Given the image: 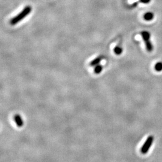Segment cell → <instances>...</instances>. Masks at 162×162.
Segmentation results:
<instances>
[{
	"label": "cell",
	"instance_id": "cell-1",
	"mask_svg": "<svg viewBox=\"0 0 162 162\" xmlns=\"http://www.w3.org/2000/svg\"><path fill=\"white\" fill-rule=\"evenodd\" d=\"M31 10H32V9L31 6H26L19 14L15 16L10 20V24L12 25H16L17 24L20 22L22 20H23L24 18H25L27 16L31 13Z\"/></svg>",
	"mask_w": 162,
	"mask_h": 162
},
{
	"label": "cell",
	"instance_id": "cell-2",
	"mask_svg": "<svg viewBox=\"0 0 162 162\" xmlns=\"http://www.w3.org/2000/svg\"><path fill=\"white\" fill-rule=\"evenodd\" d=\"M141 36L142 37L144 40V41L145 42V47L146 49L147 50L148 52H152V49H153V47L150 41V34L147 31H143L141 33Z\"/></svg>",
	"mask_w": 162,
	"mask_h": 162
},
{
	"label": "cell",
	"instance_id": "cell-3",
	"mask_svg": "<svg viewBox=\"0 0 162 162\" xmlns=\"http://www.w3.org/2000/svg\"><path fill=\"white\" fill-rule=\"evenodd\" d=\"M153 140H154V137L152 136H150L147 138L145 142L144 143V144L142 145V148L141 149V152L142 154H145L148 152L149 149L150 148L153 142Z\"/></svg>",
	"mask_w": 162,
	"mask_h": 162
},
{
	"label": "cell",
	"instance_id": "cell-4",
	"mask_svg": "<svg viewBox=\"0 0 162 162\" xmlns=\"http://www.w3.org/2000/svg\"><path fill=\"white\" fill-rule=\"evenodd\" d=\"M14 120L16 122V125L19 127H21L23 126L24 122H23V120L21 118V117L19 115H16L14 117Z\"/></svg>",
	"mask_w": 162,
	"mask_h": 162
},
{
	"label": "cell",
	"instance_id": "cell-5",
	"mask_svg": "<svg viewBox=\"0 0 162 162\" xmlns=\"http://www.w3.org/2000/svg\"><path fill=\"white\" fill-rule=\"evenodd\" d=\"M102 61V58L101 57H97L94 59L90 64L91 66H96L97 65H98L100 61Z\"/></svg>",
	"mask_w": 162,
	"mask_h": 162
},
{
	"label": "cell",
	"instance_id": "cell-6",
	"mask_svg": "<svg viewBox=\"0 0 162 162\" xmlns=\"http://www.w3.org/2000/svg\"><path fill=\"white\" fill-rule=\"evenodd\" d=\"M144 17L146 21H151L154 18V14L151 12L146 13L144 14Z\"/></svg>",
	"mask_w": 162,
	"mask_h": 162
},
{
	"label": "cell",
	"instance_id": "cell-7",
	"mask_svg": "<svg viewBox=\"0 0 162 162\" xmlns=\"http://www.w3.org/2000/svg\"><path fill=\"white\" fill-rule=\"evenodd\" d=\"M102 70H103V67H102V66L98 64V65H97V66L95 67L94 71L95 73H96V74H99V73H100L102 72Z\"/></svg>",
	"mask_w": 162,
	"mask_h": 162
},
{
	"label": "cell",
	"instance_id": "cell-8",
	"mask_svg": "<svg viewBox=\"0 0 162 162\" xmlns=\"http://www.w3.org/2000/svg\"><path fill=\"white\" fill-rule=\"evenodd\" d=\"M114 53L116 55H120L122 54V49L120 46H116L114 49Z\"/></svg>",
	"mask_w": 162,
	"mask_h": 162
},
{
	"label": "cell",
	"instance_id": "cell-9",
	"mask_svg": "<svg viewBox=\"0 0 162 162\" xmlns=\"http://www.w3.org/2000/svg\"><path fill=\"white\" fill-rule=\"evenodd\" d=\"M155 70L157 71H160L162 70V63H157L155 65Z\"/></svg>",
	"mask_w": 162,
	"mask_h": 162
},
{
	"label": "cell",
	"instance_id": "cell-10",
	"mask_svg": "<svg viewBox=\"0 0 162 162\" xmlns=\"http://www.w3.org/2000/svg\"><path fill=\"white\" fill-rule=\"evenodd\" d=\"M140 1L142 3L147 4V3H148L150 1V0H140Z\"/></svg>",
	"mask_w": 162,
	"mask_h": 162
}]
</instances>
